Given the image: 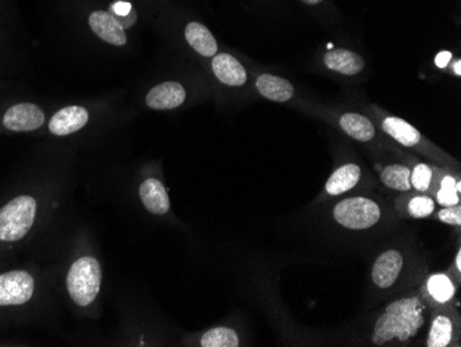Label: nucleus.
<instances>
[{
  "label": "nucleus",
  "mask_w": 461,
  "mask_h": 347,
  "mask_svg": "<svg viewBox=\"0 0 461 347\" xmlns=\"http://www.w3.org/2000/svg\"><path fill=\"white\" fill-rule=\"evenodd\" d=\"M184 36L188 45L202 57L216 56L219 53V43L211 30L201 23L191 22L184 30Z\"/></svg>",
  "instance_id": "nucleus-15"
},
{
  "label": "nucleus",
  "mask_w": 461,
  "mask_h": 347,
  "mask_svg": "<svg viewBox=\"0 0 461 347\" xmlns=\"http://www.w3.org/2000/svg\"><path fill=\"white\" fill-rule=\"evenodd\" d=\"M456 178L445 176L441 183V190L438 191V202L442 206H455L460 204V194L456 191Z\"/></svg>",
  "instance_id": "nucleus-23"
},
{
  "label": "nucleus",
  "mask_w": 461,
  "mask_h": 347,
  "mask_svg": "<svg viewBox=\"0 0 461 347\" xmlns=\"http://www.w3.org/2000/svg\"><path fill=\"white\" fill-rule=\"evenodd\" d=\"M334 219L349 230H366L379 223L382 217L380 206L369 198L344 199L334 208Z\"/></svg>",
  "instance_id": "nucleus-6"
},
{
  "label": "nucleus",
  "mask_w": 461,
  "mask_h": 347,
  "mask_svg": "<svg viewBox=\"0 0 461 347\" xmlns=\"http://www.w3.org/2000/svg\"><path fill=\"white\" fill-rule=\"evenodd\" d=\"M403 268V258L398 251L382 253L373 266L372 279L379 288L387 289L395 284Z\"/></svg>",
  "instance_id": "nucleus-12"
},
{
  "label": "nucleus",
  "mask_w": 461,
  "mask_h": 347,
  "mask_svg": "<svg viewBox=\"0 0 461 347\" xmlns=\"http://www.w3.org/2000/svg\"><path fill=\"white\" fill-rule=\"evenodd\" d=\"M46 297L48 282L38 266H0V325L33 317Z\"/></svg>",
  "instance_id": "nucleus-2"
},
{
  "label": "nucleus",
  "mask_w": 461,
  "mask_h": 347,
  "mask_svg": "<svg viewBox=\"0 0 461 347\" xmlns=\"http://www.w3.org/2000/svg\"><path fill=\"white\" fill-rule=\"evenodd\" d=\"M201 347H238L240 346V339L232 328L228 326H216L199 338Z\"/></svg>",
  "instance_id": "nucleus-19"
},
{
  "label": "nucleus",
  "mask_w": 461,
  "mask_h": 347,
  "mask_svg": "<svg viewBox=\"0 0 461 347\" xmlns=\"http://www.w3.org/2000/svg\"><path fill=\"white\" fill-rule=\"evenodd\" d=\"M453 71H455L456 77H460L461 75V59H456L455 64H453Z\"/></svg>",
  "instance_id": "nucleus-29"
},
{
  "label": "nucleus",
  "mask_w": 461,
  "mask_h": 347,
  "mask_svg": "<svg viewBox=\"0 0 461 347\" xmlns=\"http://www.w3.org/2000/svg\"><path fill=\"white\" fill-rule=\"evenodd\" d=\"M212 71L225 87H240L248 82V71L232 54L217 53L212 57Z\"/></svg>",
  "instance_id": "nucleus-11"
},
{
  "label": "nucleus",
  "mask_w": 461,
  "mask_h": 347,
  "mask_svg": "<svg viewBox=\"0 0 461 347\" xmlns=\"http://www.w3.org/2000/svg\"><path fill=\"white\" fill-rule=\"evenodd\" d=\"M411 170L403 165H390L383 169L382 181L393 190L409 191L411 188Z\"/></svg>",
  "instance_id": "nucleus-20"
},
{
  "label": "nucleus",
  "mask_w": 461,
  "mask_h": 347,
  "mask_svg": "<svg viewBox=\"0 0 461 347\" xmlns=\"http://www.w3.org/2000/svg\"><path fill=\"white\" fill-rule=\"evenodd\" d=\"M382 129L387 136L408 149L419 147L424 142L423 134L400 116L387 115L383 118Z\"/></svg>",
  "instance_id": "nucleus-14"
},
{
  "label": "nucleus",
  "mask_w": 461,
  "mask_h": 347,
  "mask_svg": "<svg viewBox=\"0 0 461 347\" xmlns=\"http://www.w3.org/2000/svg\"><path fill=\"white\" fill-rule=\"evenodd\" d=\"M456 191H457V194L461 193V183H460V181H456Z\"/></svg>",
  "instance_id": "nucleus-31"
},
{
  "label": "nucleus",
  "mask_w": 461,
  "mask_h": 347,
  "mask_svg": "<svg viewBox=\"0 0 461 347\" xmlns=\"http://www.w3.org/2000/svg\"><path fill=\"white\" fill-rule=\"evenodd\" d=\"M256 89L264 98L276 103H287L294 96V87L278 75L261 74L256 79Z\"/></svg>",
  "instance_id": "nucleus-16"
},
{
  "label": "nucleus",
  "mask_w": 461,
  "mask_h": 347,
  "mask_svg": "<svg viewBox=\"0 0 461 347\" xmlns=\"http://www.w3.org/2000/svg\"><path fill=\"white\" fill-rule=\"evenodd\" d=\"M339 126L347 136L357 142H372L377 134L375 123L366 115L358 113H344L339 119Z\"/></svg>",
  "instance_id": "nucleus-17"
},
{
  "label": "nucleus",
  "mask_w": 461,
  "mask_h": 347,
  "mask_svg": "<svg viewBox=\"0 0 461 347\" xmlns=\"http://www.w3.org/2000/svg\"><path fill=\"white\" fill-rule=\"evenodd\" d=\"M302 4L307 5V6H320V5H322L325 0H300Z\"/></svg>",
  "instance_id": "nucleus-28"
},
{
  "label": "nucleus",
  "mask_w": 461,
  "mask_h": 347,
  "mask_svg": "<svg viewBox=\"0 0 461 347\" xmlns=\"http://www.w3.org/2000/svg\"><path fill=\"white\" fill-rule=\"evenodd\" d=\"M432 169L427 163H419L411 172V187L419 191H427L431 186Z\"/></svg>",
  "instance_id": "nucleus-24"
},
{
  "label": "nucleus",
  "mask_w": 461,
  "mask_h": 347,
  "mask_svg": "<svg viewBox=\"0 0 461 347\" xmlns=\"http://www.w3.org/2000/svg\"><path fill=\"white\" fill-rule=\"evenodd\" d=\"M434 209L435 202L429 196H414L409 202V214H411V216L416 217V219L429 216L434 212Z\"/></svg>",
  "instance_id": "nucleus-25"
},
{
  "label": "nucleus",
  "mask_w": 461,
  "mask_h": 347,
  "mask_svg": "<svg viewBox=\"0 0 461 347\" xmlns=\"http://www.w3.org/2000/svg\"><path fill=\"white\" fill-rule=\"evenodd\" d=\"M186 90L177 80H166L155 85L147 96L145 105L154 111H172L185 103Z\"/></svg>",
  "instance_id": "nucleus-8"
},
{
  "label": "nucleus",
  "mask_w": 461,
  "mask_h": 347,
  "mask_svg": "<svg viewBox=\"0 0 461 347\" xmlns=\"http://www.w3.org/2000/svg\"><path fill=\"white\" fill-rule=\"evenodd\" d=\"M90 113L83 105H67L48 119L46 128L54 137H67L82 131L89 123Z\"/></svg>",
  "instance_id": "nucleus-7"
},
{
  "label": "nucleus",
  "mask_w": 461,
  "mask_h": 347,
  "mask_svg": "<svg viewBox=\"0 0 461 347\" xmlns=\"http://www.w3.org/2000/svg\"><path fill=\"white\" fill-rule=\"evenodd\" d=\"M456 268H457V270H461V251H458L457 255H456Z\"/></svg>",
  "instance_id": "nucleus-30"
},
{
  "label": "nucleus",
  "mask_w": 461,
  "mask_h": 347,
  "mask_svg": "<svg viewBox=\"0 0 461 347\" xmlns=\"http://www.w3.org/2000/svg\"><path fill=\"white\" fill-rule=\"evenodd\" d=\"M323 64L330 71L339 72L346 77H355L365 69L364 57L347 49L329 50L323 57Z\"/></svg>",
  "instance_id": "nucleus-13"
},
{
  "label": "nucleus",
  "mask_w": 461,
  "mask_h": 347,
  "mask_svg": "<svg viewBox=\"0 0 461 347\" xmlns=\"http://www.w3.org/2000/svg\"><path fill=\"white\" fill-rule=\"evenodd\" d=\"M89 27L104 42L118 48L128 45L126 28L119 23L113 13L93 12L89 15Z\"/></svg>",
  "instance_id": "nucleus-9"
},
{
  "label": "nucleus",
  "mask_w": 461,
  "mask_h": 347,
  "mask_svg": "<svg viewBox=\"0 0 461 347\" xmlns=\"http://www.w3.org/2000/svg\"><path fill=\"white\" fill-rule=\"evenodd\" d=\"M359 178H361V168L355 163H347L331 173L326 183V193L330 196L347 193L358 185Z\"/></svg>",
  "instance_id": "nucleus-18"
},
{
  "label": "nucleus",
  "mask_w": 461,
  "mask_h": 347,
  "mask_svg": "<svg viewBox=\"0 0 461 347\" xmlns=\"http://www.w3.org/2000/svg\"><path fill=\"white\" fill-rule=\"evenodd\" d=\"M453 324L452 320L447 315H438L432 323L431 331H429V347H447L452 342Z\"/></svg>",
  "instance_id": "nucleus-21"
},
{
  "label": "nucleus",
  "mask_w": 461,
  "mask_h": 347,
  "mask_svg": "<svg viewBox=\"0 0 461 347\" xmlns=\"http://www.w3.org/2000/svg\"><path fill=\"white\" fill-rule=\"evenodd\" d=\"M423 325V305L419 297L396 300L375 321L372 342L375 346H384L393 341L408 342Z\"/></svg>",
  "instance_id": "nucleus-4"
},
{
  "label": "nucleus",
  "mask_w": 461,
  "mask_h": 347,
  "mask_svg": "<svg viewBox=\"0 0 461 347\" xmlns=\"http://www.w3.org/2000/svg\"><path fill=\"white\" fill-rule=\"evenodd\" d=\"M450 57H452V54H450L449 51L439 53L438 54L437 59H435V63H437V66L439 67V68H445V67L447 66V63H449Z\"/></svg>",
  "instance_id": "nucleus-27"
},
{
  "label": "nucleus",
  "mask_w": 461,
  "mask_h": 347,
  "mask_svg": "<svg viewBox=\"0 0 461 347\" xmlns=\"http://www.w3.org/2000/svg\"><path fill=\"white\" fill-rule=\"evenodd\" d=\"M103 279V264L95 253L80 251L72 256L62 284L75 312L85 317L98 315Z\"/></svg>",
  "instance_id": "nucleus-3"
},
{
  "label": "nucleus",
  "mask_w": 461,
  "mask_h": 347,
  "mask_svg": "<svg viewBox=\"0 0 461 347\" xmlns=\"http://www.w3.org/2000/svg\"><path fill=\"white\" fill-rule=\"evenodd\" d=\"M57 188L32 183L0 202V259L24 248L56 211Z\"/></svg>",
  "instance_id": "nucleus-1"
},
{
  "label": "nucleus",
  "mask_w": 461,
  "mask_h": 347,
  "mask_svg": "<svg viewBox=\"0 0 461 347\" xmlns=\"http://www.w3.org/2000/svg\"><path fill=\"white\" fill-rule=\"evenodd\" d=\"M429 291L437 302H449L455 297V285L445 274H435L429 279Z\"/></svg>",
  "instance_id": "nucleus-22"
},
{
  "label": "nucleus",
  "mask_w": 461,
  "mask_h": 347,
  "mask_svg": "<svg viewBox=\"0 0 461 347\" xmlns=\"http://www.w3.org/2000/svg\"><path fill=\"white\" fill-rule=\"evenodd\" d=\"M139 198L145 211L155 216H165L170 212V198L163 181L149 178L139 186Z\"/></svg>",
  "instance_id": "nucleus-10"
},
{
  "label": "nucleus",
  "mask_w": 461,
  "mask_h": 347,
  "mask_svg": "<svg viewBox=\"0 0 461 347\" xmlns=\"http://www.w3.org/2000/svg\"><path fill=\"white\" fill-rule=\"evenodd\" d=\"M48 123V114L32 101H18L0 113V132L36 133Z\"/></svg>",
  "instance_id": "nucleus-5"
},
{
  "label": "nucleus",
  "mask_w": 461,
  "mask_h": 347,
  "mask_svg": "<svg viewBox=\"0 0 461 347\" xmlns=\"http://www.w3.org/2000/svg\"><path fill=\"white\" fill-rule=\"evenodd\" d=\"M439 219L447 224H452V226H460L461 224V208L460 204L455 206H445L441 212H439Z\"/></svg>",
  "instance_id": "nucleus-26"
}]
</instances>
